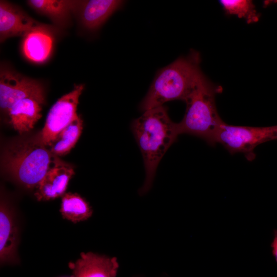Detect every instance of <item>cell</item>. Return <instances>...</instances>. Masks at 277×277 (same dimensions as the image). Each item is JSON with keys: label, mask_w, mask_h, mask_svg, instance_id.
Segmentation results:
<instances>
[{"label": "cell", "mask_w": 277, "mask_h": 277, "mask_svg": "<svg viewBox=\"0 0 277 277\" xmlns=\"http://www.w3.org/2000/svg\"><path fill=\"white\" fill-rule=\"evenodd\" d=\"M175 125L164 106L144 111L131 123V131L141 152L146 172L144 184L139 190L141 195L151 188L160 162L177 138Z\"/></svg>", "instance_id": "cell-1"}, {"label": "cell", "mask_w": 277, "mask_h": 277, "mask_svg": "<svg viewBox=\"0 0 277 277\" xmlns=\"http://www.w3.org/2000/svg\"><path fill=\"white\" fill-rule=\"evenodd\" d=\"M222 88L211 83L201 72L185 100L186 110L182 120L175 123L177 136L187 134L204 140L209 145L216 144V137L224 122L219 116L215 96Z\"/></svg>", "instance_id": "cell-2"}, {"label": "cell", "mask_w": 277, "mask_h": 277, "mask_svg": "<svg viewBox=\"0 0 277 277\" xmlns=\"http://www.w3.org/2000/svg\"><path fill=\"white\" fill-rule=\"evenodd\" d=\"M200 53L192 50L156 74L146 96L140 104L142 111L163 106L166 102L180 100L185 101L202 72Z\"/></svg>", "instance_id": "cell-3"}, {"label": "cell", "mask_w": 277, "mask_h": 277, "mask_svg": "<svg viewBox=\"0 0 277 277\" xmlns=\"http://www.w3.org/2000/svg\"><path fill=\"white\" fill-rule=\"evenodd\" d=\"M58 158L42 142L39 134L11 144L4 156L6 170L18 182L36 187Z\"/></svg>", "instance_id": "cell-4"}, {"label": "cell", "mask_w": 277, "mask_h": 277, "mask_svg": "<svg viewBox=\"0 0 277 277\" xmlns=\"http://www.w3.org/2000/svg\"><path fill=\"white\" fill-rule=\"evenodd\" d=\"M277 140V125L249 127L222 124L216 137L230 153H243L248 161L254 159L255 148L260 144Z\"/></svg>", "instance_id": "cell-5"}, {"label": "cell", "mask_w": 277, "mask_h": 277, "mask_svg": "<svg viewBox=\"0 0 277 277\" xmlns=\"http://www.w3.org/2000/svg\"><path fill=\"white\" fill-rule=\"evenodd\" d=\"M27 97L45 101L44 90L38 81L3 68L0 72V107L8 113L18 101Z\"/></svg>", "instance_id": "cell-6"}, {"label": "cell", "mask_w": 277, "mask_h": 277, "mask_svg": "<svg viewBox=\"0 0 277 277\" xmlns=\"http://www.w3.org/2000/svg\"><path fill=\"white\" fill-rule=\"evenodd\" d=\"M83 89V85H75L72 91L58 99L50 109L45 126L39 134L42 142L47 147L60 132L78 115L76 108Z\"/></svg>", "instance_id": "cell-7"}, {"label": "cell", "mask_w": 277, "mask_h": 277, "mask_svg": "<svg viewBox=\"0 0 277 277\" xmlns=\"http://www.w3.org/2000/svg\"><path fill=\"white\" fill-rule=\"evenodd\" d=\"M52 31L51 26L39 23L28 16L23 10L10 3L0 2L1 42L13 36L25 35L35 30Z\"/></svg>", "instance_id": "cell-8"}, {"label": "cell", "mask_w": 277, "mask_h": 277, "mask_svg": "<svg viewBox=\"0 0 277 277\" xmlns=\"http://www.w3.org/2000/svg\"><path fill=\"white\" fill-rule=\"evenodd\" d=\"M73 277H115L119 264L115 257L92 252H82L74 263H69Z\"/></svg>", "instance_id": "cell-9"}, {"label": "cell", "mask_w": 277, "mask_h": 277, "mask_svg": "<svg viewBox=\"0 0 277 277\" xmlns=\"http://www.w3.org/2000/svg\"><path fill=\"white\" fill-rule=\"evenodd\" d=\"M74 174L71 166L58 159L36 187V199L49 201L63 196Z\"/></svg>", "instance_id": "cell-10"}, {"label": "cell", "mask_w": 277, "mask_h": 277, "mask_svg": "<svg viewBox=\"0 0 277 277\" xmlns=\"http://www.w3.org/2000/svg\"><path fill=\"white\" fill-rule=\"evenodd\" d=\"M18 230L14 215L10 207L3 201L0 206V261L1 264H15Z\"/></svg>", "instance_id": "cell-11"}, {"label": "cell", "mask_w": 277, "mask_h": 277, "mask_svg": "<svg viewBox=\"0 0 277 277\" xmlns=\"http://www.w3.org/2000/svg\"><path fill=\"white\" fill-rule=\"evenodd\" d=\"M43 104L32 97L25 98L16 102L8 113L13 128L20 133L32 129L42 116Z\"/></svg>", "instance_id": "cell-12"}, {"label": "cell", "mask_w": 277, "mask_h": 277, "mask_svg": "<svg viewBox=\"0 0 277 277\" xmlns=\"http://www.w3.org/2000/svg\"><path fill=\"white\" fill-rule=\"evenodd\" d=\"M117 0H91L82 3L81 20L88 29L95 30L123 4Z\"/></svg>", "instance_id": "cell-13"}, {"label": "cell", "mask_w": 277, "mask_h": 277, "mask_svg": "<svg viewBox=\"0 0 277 277\" xmlns=\"http://www.w3.org/2000/svg\"><path fill=\"white\" fill-rule=\"evenodd\" d=\"M52 33L51 30L37 29L25 34L22 42V51L25 57L38 63L46 61L52 47Z\"/></svg>", "instance_id": "cell-14"}, {"label": "cell", "mask_w": 277, "mask_h": 277, "mask_svg": "<svg viewBox=\"0 0 277 277\" xmlns=\"http://www.w3.org/2000/svg\"><path fill=\"white\" fill-rule=\"evenodd\" d=\"M81 2L65 0H30L28 5L38 13L46 15L58 24H64L70 12Z\"/></svg>", "instance_id": "cell-15"}, {"label": "cell", "mask_w": 277, "mask_h": 277, "mask_svg": "<svg viewBox=\"0 0 277 277\" xmlns=\"http://www.w3.org/2000/svg\"><path fill=\"white\" fill-rule=\"evenodd\" d=\"M60 212L63 218L74 223L90 218L93 210L89 203L77 193H65L62 198Z\"/></svg>", "instance_id": "cell-16"}, {"label": "cell", "mask_w": 277, "mask_h": 277, "mask_svg": "<svg viewBox=\"0 0 277 277\" xmlns=\"http://www.w3.org/2000/svg\"><path fill=\"white\" fill-rule=\"evenodd\" d=\"M83 129V121L77 115L68 125L57 134L48 147L55 156L68 153L79 138Z\"/></svg>", "instance_id": "cell-17"}, {"label": "cell", "mask_w": 277, "mask_h": 277, "mask_svg": "<svg viewBox=\"0 0 277 277\" xmlns=\"http://www.w3.org/2000/svg\"><path fill=\"white\" fill-rule=\"evenodd\" d=\"M220 3L226 14L245 18L248 23H255L259 19L260 15L252 1L222 0Z\"/></svg>", "instance_id": "cell-18"}, {"label": "cell", "mask_w": 277, "mask_h": 277, "mask_svg": "<svg viewBox=\"0 0 277 277\" xmlns=\"http://www.w3.org/2000/svg\"><path fill=\"white\" fill-rule=\"evenodd\" d=\"M273 254L277 262V231H275L274 234L273 240L271 244Z\"/></svg>", "instance_id": "cell-19"}, {"label": "cell", "mask_w": 277, "mask_h": 277, "mask_svg": "<svg viewBox=\"0 0 277 277\" xmlns=\"http://www.w3.org/2000/svg\"><path fill=\"white\" fill-rule=\"evenodd\" d=\"M134 277H140V276H134Z\"/></svg>", "instance_id": "cell-20"}]
</instances>
